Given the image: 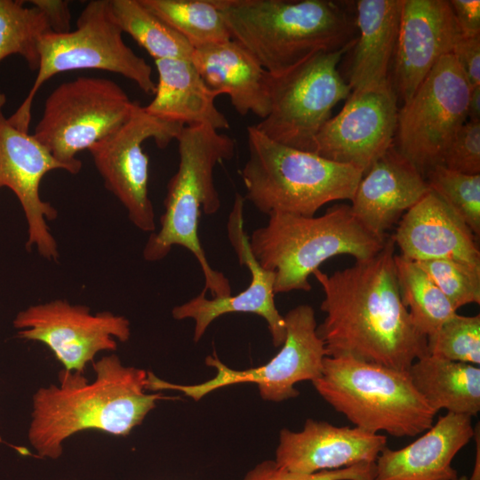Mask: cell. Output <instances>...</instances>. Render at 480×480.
Instances as JSON below:
<instances>
[{"label":"cell","instance_id":"6da1fadb","mask_svg":"<svg viewBox=\"0 0 480 480\" xmlns=\"http://www.w3.org/2000/svg\"><path fill=\"white\" fill-rule=\"evenodd\" d=\"M395 246L391 235L372 258L330 276L320 269L313 272L324 293L321 310L325 317L316 332L327 356L408 371L428 355L427 337L415 327L401 300Z\"/></svg>","mask_w":480,"mask_h":480},{"label":"cell","instance_id":"7a4b0ae2","mask_svg":"<svg viewBox=\"0 0 480 480\" xmlns=\"http://www.w3.org/2000/svg\"><path fill=\"white\" fill-rule=\"evenodd\" d=\"M95 378L62 369L59 384L40 388L32 397L28 440L38 457L56 460L63 442L85 429L124 436L141 424L161 393H146L148 372L124 366L115 355L92 362Z\"/></svg>","mask_w":480,"mask_h":480},{"label":"cell","instance_id":"3957f363","mask_svg":"<svg viewBox=\"0 0 480 480\" xmlns=\"http://www.w3.org/2000/svg\"><path fill=\"white\" fill-rule=\"evenodd\" d=\"M231 39L269 74L319 52L351 49L357 37L348 4L332 0H218Z\"/></svg>","mask_w":480,"mask_h":480},{"label":"cell","instance_id":"277c9868","mask_svg":"<svg viewBox=\"0 0 480 480\" xmlns=\"http://www.w3.org/2000/svg\"><path fill=\"white\" fill-rule=\"evenodd\" d=\"M176 140L178 170L167 184L160 228L150 234L143 257L147 261H157L166 257L172 246L184 247L195 256L204 274L202 292L209 291L213 297L230 296L228 279L208 262L199 240L198 225L201 212L212 215L220 208L214 169L218 163L234 156L235 140L205 125L183 126Z\"/></svg>","mask_w":480,"mask_h":480},{"label":"cell","instance_id":"5b68a950","mask_svg":"<svg viewBox=\"0 0 480 480\" xmlns=\"http://www.w3.org/2000/svg\"><path fill=\"white\" fill-rule=\"evenodd\" d=\"M387 237L365 228L350 205L336 204L318 217L285 213L268 215L267 224L252 233L250 248L258 263L275 274L274 292H308V277L322 263L337 255L356 260L376 255Z\"/></svg>","mask_w":480,"mask_h":480},{"label":"cell","instance_id":"8992f818","mask_svg":"<svg viewBox=\"0 0 480 480\" xmlns=\"http://www.w3.org/2000/svg\"><path fill=\"white\" fill-rule=\"evenodd\" d=\"M247 146L244 197L267 215L313 217L328 203L351 201L364 175L355 165L277 143L254 125L247 127Z\"/></svg>","mask_w":480,"mask_h":480},{"label":"cell","instance_id":"52a82bcc","mask_svg":"<svg viewBox=\"0 0 480 480\" xmlns=\"http://www.w3.org/2000/svg\"><path fill=\"white\" fill-rule=\"evenodd\" d=\"M313 385L355 427L391 436H414L434 423L435 412L412 385L408 371L349 356H325Z\"/></svg>","mask_w":480,"mask_h":480},{"label":"cell","instance_id":"ba28073f","mask_svg":"<svg viewBox=\"0 0 480 480\" xmlns=\"http://www.w3.org/2000/svg\"><path fill=\"white\" fill-rule=\"evenodd\" d=\"M39 66L27 97L8 118L20 131L28 132L34 99L42 85L66 71L99 69L121 75L134 82L147 94H154L152 68L124 41L110 0L90 1L81 12L72 31L44 34L38 44Z\"/></svg>","mask_w":480,"mask_h":480},{"label":"cell","instance_id":"9c48e42d","mask_svg":"<svg viewBox=\"0 0 480 480\" xmlns=\"http://www.w3.org/2000/svg\"><path fill=\"white\" fill-rule=\"evenodd\" d=\"M349 50L319 52L284 73H268L269 112L255 128L277 143L314 153L332 108L351 92L337 68Z\"/></svg>","mask_w":480,"mask_h":480},{"label":"cell","instance_id":"30bf717a","mask_svg":"<svg viewBox=\"0 0 480 480\" xmlns=\"http://www.w3.org/2000/svg\"><path fill=\"white\" fill-rule=\"evenodd\" d=\"M137 103L113 80L80 76L49 94L33 135L77 174L82 162L76 155L123 125Z\"/></svg>","mask_w":480,"mask_h":480},{"label":"cell","instance_id":"8fae6325","mask_svg":"<svg viewBox=\"0 0 480 480\" xmlns=\"http://www.w3.org/2000/svg\"><path fill=\"white\" fill-rule=\"evenodd\" d=\"M286 336L280 351L266 364L237 371L226 366L216 356H208L205 364L216 369L214 378L196 385L170 383L148 372L146 390L175 389L197 401L206 394L229 385L257 384L260 396L267 401L281 402L299 396L294 385L313 382L321 376L327 351L316 332L314 308L299 305L284 316Z\"/></svg>","mask_w":480,"mask_h":480},{"label":"cell","instance_id":"7c38bea8","mask_svg":"<svg viewBox=\"0 0 480 480\" xmlns=\"http://www.w3.org/2000/svg\"><path fill=\"white\" fill-rule=\"evenodd\" d=\"M452 53L441 57L412 98L398 109L394 145L425 178L467 122L471 92Z\"/></svg>","mask_w":480,"mask_h":480},{"label":"cell","instance_id":"4fadbf2b","mask_svg":"<svg viewBox=\"0 0 480 480\" xmlns=\"http://www.w3.org/2000/svg\"><path fill=\"white\" fill-rule=\"evenodd\" d=\"M182 127L148 115L138 102L123 125L88 149L105 187L143 232L156 231V215L148 195V156L142 145L154 140L158 148H166Z\"/></svg>","mask_w":480,"mask_h":480},{"label":"cell","instance_id":"5bb4252c","mask_svg":"<svg viewBox=\"0 0 480 480\" xmlns=\"http://www.w3.org/2000/svg\"><path fill=\"white\" fill-rule=\"evenodd\" d=\"M13 326L19 338L44 343L64 369L78 372L99 352L115 351L116 339L125 342L131 335L124 316L108 311L92 314L88 307L63 300L29 306L17 314Z\"/></svg>","mask_w":480,"mask_h":480},{"label":"cell","instance_id":"9a60e30c","mask_svg":"<svg viewBox=\"0 0 480 480\" xmlns=\"http://www.w3.org/2000/svg\"><path fill=\"white\" fill-rule=\"evenodd\" d=\"M346 100L316 136L314 153L364 173L394 144L398 99L388 80L351 91Z\"/></svg>","mask_w":480,"mask_h":480},{"label":"cell","instance_id":"2e32d148","mask_svg":"<svg viewBox=\"0 0 480 480\" xmlns=\"http://www.w3.org/2000/svg\"><path fill=\"white\" fill-rule=\"evenodd\" d=\"M6 96L0 90V189L10 188L19 199L28 223L26 247H36L50 260L59 257L57 243L47 220L57 218V210L40 196L44 176L53 170L75 174L67 164L58 161L33 135L10 123L4 112Z\"/></svg>","mask_w":480,"mask_h":480},{"label":"cell","instance_id":"e0dca14e","mask_svg":"<svg viewBox=\"0 0 480 480\" xmlns=\"http://www.w3.org/2000/svg\"><path fill=\"white\" fill-rule=\"evenodd\" d=\"M244 197L236 195L227 224L228 236L239 263L248 268L251 282L245 290L236 295L205 297L202 292L186 303L173 308L174 319L191 318L195 321L194 341L200 340L208 326L216 318L229 313H252L263 317L276 348L284 342L286 331L284 316L275 303V274L262 268L252 253L249 236L244 229Z\"/></svg>","mask_w":480,"mask_h":480},{"label":"cell","instance_id":"ac0fdd59","mask_svg":"<svg viewBox=\"0 0 480 480\" xmlns=\"http://www.w3.org/2000/svg\"><path fill=\"white\" fill-rule=\"evenodd\" d=\"M462 37L448 0H402L393 75L397 99L407 102L438 60Z\"/></svg>","mask_w":480,"mask_h":480},{"label":"cell","instance_id":"d6986e66","mask_svg":"<svg viewBox=\"0 0 480 480\" xmlns=\"http://www.w3.org/2000/svg\"><path fill=\"white\" fill-rule=\"evenodd\" d=\"M386 446L382 434L308 419L300 431H280L275 461L292 472L314 474L375 462Z\"/></svg>","mask_w":480,"mask_h":480},{"label":"cell","instance_id":"ffe728a7","mask_svg":"<svg viewBox=\"0 0 480 480\" xmlns=\"http://www.w3.org/2000/svg\"><path fill=\"white\" fill-rule=\"evenodd\" d=\"M429 191L426 179L393 144L362 176L350 209L365 228L384 238Z\"/></svg>","mask_w":480,"mask_h":480},{"label":"cell","instance_id":"44dd1931","mask_svg":"<svg viewBox=\"0 0 480 480\" xmlns=\"http://www.w3.org/2000/svg\"><path fill=\"white\" fill-rule=\"evenodd\" d=\"M392 235L405 259H449L480 268L478 239L433 191L409 209Z\"/></svg>","mask_w":480,"mask_h":480},{"label":"cell","instance_id":"7402d4cb","mask_svg":"<svg viewBox=\"0 0 480 480\" xmlns=\"http://www.w3.org/2000/svg\"><path fill=\"white\" fill-rule=\"evenodd\" d=\"M471 418L447 412L410 444L386 446L375 461L374 480H457L452 461L474 437Z\"/></svg>","mask_w":480,"mask_h":480},{"label":"cell","instance_id":"603a6c76","mask_svg":"<svg viewBox=\"0 0 480 480\" xmlns=\"http://www.w3.org/2000/svg\"><path fill=\"white\" fill-rule=\"evenodd\" d=\"M190 60L206 86L218 96L227 94L239 115L267 116L268 72L238 43L231 39L196 48Z\"/></svg>","mask_w":480,"mask_h":480},{"label":"cell","instance_id":"cb8c5ba5","mask_svg":"<svg viewBox=\"0 0 480 480\" xmlns=\"http://www.w3.org/2000/svg\"><path fill=\"white\" fill-rule=\"evenodd\" d=\"M155 65L158 79L154 98L143 107L148 115L183 126L229 128L215 105L218 95L206 86L190 60H156Z\"/></svg>","mask_w":480,"mask_h":480},{"label":"cell","instance_id":"d4e9b609","mask_svg":"<svg viewBox=\"0 0 480 480\" xmlns=\"http://www.w3.org/2000/svg\"><path fill=\"white\" fill-rule=\"evenodd\" d=\"M357 37L348 81L351 91L389 80L396 46L402 0H358L355 4Z\"/></svg>","mask_w":480,"mask_h":480},{"label":"cell","instance_id":"484cf974","mask_svg":"<svg viewBox=\"0 0 480 480\" xmlns=\"http://www.w3.org/2000/svg\"><path fill=\"white\" fill-rule=\"evenodd\" d=\"M411 381L429 407L437 412L476 416L480 411V368L426 355L408 370Z\"/></svg>","mask_w":480,"mask_h":480},{"label":"cell","instance_id":"4316f807","mask_svg":"<svg viewBox=\"0 0 480 480\" xmlns=\"http://www.w3.org/2000/svg\"><path fill=\"white\" fill-rule=\"evenodd\" d=\"M397 284L404 306L420 333L433 336L457 310L418 262L394 257Z\"/></svg>","mask_w":480,"mask_h":480},{"label":"cell","instance_id":"83f0119b","mask_svg":"<svg viewBox=\"0 0 480 480\" xmlns=\"http://www.w3.org/2000/svg\"><path fill=\"white\" fill-rule=\"evenodd\" d=\"M196 49L231 40L218 0H140Z\"/></svg>","mask_w":480,"mask_h":480},{"label":"cell","instance_id":"f1b7e54d","mask_svg":"<svg viewBox=\"0 0 480 480\" xmlns=\"http://www.w3.org/2000/svg\"><path fill=\"white\" fill-rule=\"evenodd\" d=\"M114 18L128 34L156 60H190L194 48L180 34L148 10L140 0H110Z\"/></svg>","mask_w":480,"mask_h":480},{"label":"cell","instance_id":"f546056e","mask_svg":"<svg viewBox=\"0 0 480 480\" xmlns=\"http://www.w3.org/2000/svg\"><path fill=\"white\" fill-rule=\"evenodd\" d=\"M24 3L0 0V62L8 56L20 55L31 70H37L39 41L52 29L40 9Z\"/></svg>","mask_w":480,"mask_h":480},{"label":"cell","instance_id":"4dcf8cb0","mask_svg":"<svg viewBox=\"0 0 480 480\" xmlns=\"http://www.w3.org/2000/svg\"><path fill=\"white\" fill-rule=\"evenodd\" d=\"M425 179L429 189L466 223L479 240L480 174H464L436 165L428 172Z\"/></svg>","mask_w":480,"mask_h":480},{"label":"cell","instance_id":"1f68e13d","mask_svg":"<svg viewBox=\"0 0 480 480\" xmlns=\"http://www.w3.org/2000/svg\"><path fill=\"white\" fill-rule=\"evenodd\" d=\"M427 340L428 355L479 366L480 316L456 314Z\"/></svg>","mask_w":480,"mask_h":480},{"label":"cell","instance_id":"d6a6232c","mask_svg":"<svg viewBox=\"0 0 480 480\" xmlns=\"http://www.w3.org/2000/svg\"><path fill=\"white\" fill-rule=\"evenodd\" d=\"M418 264L455 310L465 305L480 303V268L449 259L423 260Z\"/></svg>","mask_w":480,"mask_h":480},{"label":"cell","instance_id":"836d02e7","mask_svg":"<svg viewBox=\"0 0 480 480\" xmlns=\"http://www.w3.org/2000/svg\"><path fill=\"white\" fill-rule=\"evenodd\" d=\"M375 462L360 463L351 467L302 474L287 470L274 460H264L251 469L243 480H374Z\"/></svg>","mask_w":480,"mask_h":480},{"label":"cell","instance_id":"e575fe53","mask_svg":"<svg viewBox=\"0 0 480 480\" xmlns=\"http://www.w3.org/2000/svg\"><path fill=\"white\" fill-rule=\"evenodd\" d=\"M442 165L449 170L480 174V122L467 121L446 150Z\"/></svg>","mask_w":480,"mask_h":480},{"label":"cell","instance_id":"d590c367","mask_svg":"<svg viewBox=\"0 0 480 480\" xmlns=\"http://www.w3.org/2000/svg\"><path fill=\"white\" fill-rule=\"evenodd\" d=\"M452 54L471 87L480 86V35L462 36L453 47Z\"/></svg>","mask_w":480,"mask_h":480},{"label":"cell","instance_id":"8d00e7d4","mask_svg":"<svg viewBox=\"0 0 480 480\" xmlns=\"http://www.w3.org/2000/svg\"><path fill=\"white\" fill-rule=\"evenodd\" d=\"M449 3L462 36L480 35V1L450 0Z\"/></svg>","mask_w":480,"mask_h":480},{"label":"cell","instance_id":"74e56055","mask_svg":"<svg viewBox=\"0 0 480 480\" xmlns=\"http://www.w3.org/2000/svg\"><path fill=\"white\" fill-rule=\"evenodd\" d=\"M30 3L45 14L52 31L56 33L69 31L71 15L68 1L33 0Z\"/></svg>","mask_w":480,"mask_h":480},{"label":"cell","instance_id":"f35d334b","mask_svg":"<svg viewBox=\"0 0 480 480\" xmlns=\"http://www.w3.org/2000/svg\"><path fill=\"white\" fill-rule=\"evenodd\" d=\"M468 121L480 122V86L471 88L467 106Z\"/></svg>","mask_w":480,"mask_h":480},{"label":"cell","instance_id":"ab89813d","mask_svg":"<svg viewBox=\"0 0 480 480\" xmlns=\"http://www.w3.org/2000/svg\"><path fill=\"white\" fill-rule=\"evenodd\" d=\"M474 437L476 440V457L471 476L468 480H480V432L479 425L474 428Z\"/></svg>","mask_w":480,"mask_h":480},{"label":"cell","instance_id":"60d3db41","mask_svg":"<svg viewBox=\"0 0 480 480\" xmlns=\"http://www.w3.org/2000/svg\"><path fill=\"white\" fill-rule=\"evenodd\" d=\"M457 480H468L467 476H462L457 478Z\"/></svg>","mask_w":480,"mask_h":480},{"label":"cell","instance_id":"b9f144b4","mask_svg":"<svg viewBox=\"0 0 480 480\" xmlns=\"http://www.w3.org/2000/svg\"><path fill=\"white\" fill-rule=\"evenodd\" d=\"M2 442H3V440H2V438H1V436H0V443H2Z\"/></svg>","mask_w":480,"mask_h":480}]
</instances>
